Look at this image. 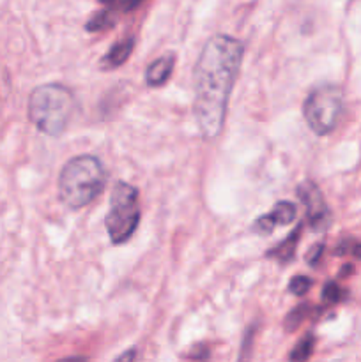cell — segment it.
<instances>
[{"mask_svg":"<svg viewBox=\"0 0 361 362\" xmlns=\"http://www.w3.org/2000/svg\"><path fill=\"white\" fill-rule=\"evenodd\" d=\"M57 362H87V359L80 356H74V357H64V359H59Z\"/></svg>","mask_w":361,"mask_h":362,"instance_id":"20","label":"cell"},{"mask_svg":"<svg viewBox=\"0 0 361 362\" xmlns=\"http://www.w3.org/2000/svg\"><path fill=\"white\" fill-rule=\"evenodd\" d=\"M101 4H106V6H112V4H115V0H99Z\"/></svg>","mask_w":361,"mask_h":362,"instance_id":"22","label":"cell"},{"mask_svg":"<svg viewBox=\"0 0 361 362\" xmlns=\"http://www.w3.org/2000/svg\"><path fill=\"white\" fill-rule=\"evenodd\" d=\"M115 23V14H113L112 9H103L99 13H96L91 20L87 21V30L88 32H101L106 30V28L113 27Z\"/></svg>","mask_w":361,"mask_h":362,"instance_id":"12","label":"cell"},{"mask_svg":"<svg viewBox=\"0 0 361 362\" xmlns=\"http://www.w3.org/2000/svg\"><path fill=\"white\" fill-rule=\"evenodd\" d=\"M345 297V290L338 285L336 281H328L322 288V300L328 304H336L340 300H343Z\"/></svg>","mask_w":361,"mask_h":362,"instance_id":"14","label":"cell"},{"mask_svg":"<svg viewBox=\"0 0 361 362\" xmlns=\"http://www.w3.org/2000/svg\"><path fill=\"white\" fill-rule=\"evenodd\" d=\"M243 55V42L227 34L207 39L198 55L193 69V113L204 140L222 134Z\"/></svg>","mask_w":361,"mask_h":362,"instance_id":"1","label":"cell"},{"mask_svg":"<svg viewBox=\"0 0 361 362\" xmlns=\"http://www.w3.org/2000/svg\"><path fill=\"white\" fill-rule=\"evenodd\" d=\"M315 349V336L304 334L303 338L297 341V345L290 350L289 354V362H306L311 357Z\"/></svg>","mask_w":361,"mask_h":362,"instance_id":"11","label":"cell"},{"mask_svg":"<svg viewBox=\"0 0 361 362\" xmlns=\"http://www.w3.org/2000/svg\"><path fill=\"white\" fill-rule=\"evenodd\" d=\"M140 223L138 189L131 184L119 180L110 194V211L105 218L106 232L115 246L127 243L137 232Z\"/></svg>","mask_w":361,"mask_h":362,"instance_id":"4","label":"cell"},{"mask_svg":"<svg viewBox=\"0 0 361 362\" xmlns=\"http://www.w3.org/2000/svg\"><path fill=\"white\" fill-rule=\"evenodd\" d=\"M74 110L73 92L60 83L39 85L28 98V119L39 133L50 138L62 136Z\"/></svg>","mask_w":361,"mask_h":362,"instance_id":"3","label":"cell"},{"mask_svg":"<svg viewBox=\"0 0 361 362\" xmlns=\"http://www.w3.org/2000/svg\"><path fill=\"white\" fill-rule=\"evenodd\" d=\"M257 334V325H251L246 331L243 338V345H241V354H239V362H248L251 357V349H253V339Z\"/></svg>","mask_w":361,"mask_h":362,"instance_id":"15","label":"cell"},{"mask_svg":"<svg viewBox=\"0 0 361 362\" xmlns=\"http://www.w3.org/2000/svg\"><path fill=\"white\" fill-rule=\"evenodd\" d=\"M310 313H311V306H308V304H299V306L294 308V310L285 317V324H283L285 325V331L287 332L296 331V329L299 327L308 317H310Z\"/></svg>","mask_w":361,"mask_h":362,"instance_id":"13","label":"cell"},{"mask_svg":"<svg viewBox=\"0 0 361 362\" xmlns=\"http://www.w3.org/2000/svg\"><path fill=\"white\" fill-rule=\"evenodd\" d=\"M294 218H296V205L285 200L278 202L269 214L260 216L255 221L253 232L260 233V235H268L278 225H290L294 221Z\"/></svg>","mask_w":361,"mask_h":362,"instance_id":"7","label":"cell"},{"mask_svg":"<svg viewBox=\"0 0 361 362\" xmlns=\"http://www.w3.org/2000/svg\"><path fill=\"white\" fill-rule=\"evenodd\" d=\"M173 73V55H163L149 64L145 71V81L149 87H161L170 80Z\"/></svg>","mask_w":361,"mask_h":362,"instance_id":"8","label":"cell"},{"mask_svg":"<svg viewBox=\"0 0 361 362\" xmlns=\"http://www.w3.org/2000/svg\"><path fill=\"white\" fill-rule=\"evenodd\" d=\"M134 359H137V350L130 349V350H126L124 354H120V356L117 357L113 362H134Z\"/></svg>","mask_w":361,"mask_h":362,"instance_id":"19","label":"cell"},{"mask_svg":"<svg viewBox=\"0 0 361 362\" xmlns=\"http://www.w3.org/2000/svg\"><path fill=\"white\" fill-rule=\"evenodd\" d=\"M301 232H303V225H297L296 228H294V232H290L285 240H282V243L276 244L273 250H269L268 253H265V257L271 258V260L280 262V264H289L294 258V255H296V247L297 243H299Z\"/></svg>","mask_w":361,"mask_h":362,"instance_id":"9","label":"cell"},{"mask_svg":"<svg viewBox=\"0 0 361 362\" xmlns=\"http://www.w3.org/2000/svg\"><path fill=\"white\" fill-rule=\"evenodd\" d=\"M350 253L361 260V244H353V250H350Z\"/></svg>","mask_w":361,"mask_h":362,"instance_id":"21","label":"cell"},{"mask_svg":"<svg viewBox=\"0 0 361 362\" xmlns=\"http://www.w3.org/2000/svg\"><path fill=\"white\" fill-rule=\"evenodd\" d=\"M322 253H324V244L319 243V244H315V246H311L310 251H308V255H306L308 265H311V267H317L319 262H321V258H322Z\"/></svg>","mask_w":361,"mask_h":362,"instance_id":"17","label":"cell"},{"mask_svg":"<svg viewBox=\"0 0 361 362\" xmlns=\"http://www.w3.org/2000/svg\"><path fill=\"white\" fill-rule=\"evenodd\" d=\"M133 48H134L133 37L120 39V41H117L115 45L106 52V55L103 57L101 66L105 67V69H117V67H120L127 59H130Z\"/></svg>","mask_w":361,"mask_h":362,"instance_id":"10","label":"cell"},{"mask_svg":"<svg viewBox=\"0 0 361 362\" xmlns=\"http://www.w3.org/2000/svg\"><path fill=\"white\" fill-rule=\"evenodd\" d=\"M311 288V279L306 276H294L289 283V292L294 296H304Z\"/></svg>","mask_w":361,"mask_h":362,"instance_id":"16","label":"cell"},{"mask_svg":"<svg viewBox=\"0 0 361 362\" xmlns=\"http://www.w3.org/2000/svg\"><path fill=\"white\" fill-rule=\"evenodd\" d=\"M106 168L92 154L76 156L64 165L59 177V197L67 209H84L98 198L106 186Z\"/></svg>","mask_w":361,"mask_h":362,"instance_id":"2","label":"cell"},{"mask_svg":"<svg viewBox=\"0 0 361 362\" xmlns=\"http://www.w3.org/2000/svg\"><path fill=\"white\" fill-rule=\"evenodd\" d=\"M297 198L306 209V221L314 232H324L331 225V211L314 180H303L296 189Z\"/></svg>","mask_w":361,"mask_h":362,"instance_id":"6","label":"cell"},{"mask_svg":"<svg viewBox=\"0 0 361 362\" xmlns=\"http://www.w3.org/2000/svg\"><path fill=\"white\" fill-rule=\"evenodd\" d=\"M343 112V92L338 85L322 83L311 88L303 103V117L317 136L333 133Z\"/></svg>","mask_w":361,"mask_h":362,"instance_id":"5","label":"cell"},{"mask_svg":"<svg viewBox=\"0 0 361 362\" xmlns=\"http://www.w3.org/2000/svg\"><path fill=\"white\" fill-rule=\"evenodd\" d=\"M144 2L145 0H124V2L120 4V11H122V13H131V11H134Z\"/></svg>","mask_w":361,"mask_h":362,"instance_id":"18","label":"cell"}]
</instances>
